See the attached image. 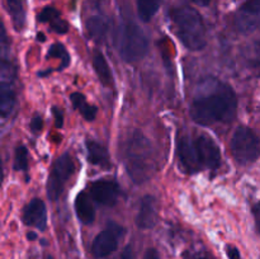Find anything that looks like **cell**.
<instances>
[{
    "mask_svg": "<svg viewBox=\"0 0 260 259\" xmlns=\"http://www.w3.org/2000/svg\"><path fill=\"white\" fill-rule=\"evenodd\" d=\"M238 112V98L230 85L215 81V85L205 95L197 96L190 106V117L202 126L231 122Z\"/></svg>",
    "mask_w": 260,
    "mask_h": 259,
    "instance_id": "6da1fadb",
    "label": "cell"
},
{
    "mask_svg": "<svg viewBox=\"0 0 260 259\" xmlns=\"http://www.w3.org/2000/svg\"><path fill=\"white\" fill-rule=\"evenodd\" d=\"M123 160L128 175L136 184H142L155 172L154 151L150 140L141 131H134L123 146Z\"/></svg>",
    "mask_w": 260,
    "mask_h": 259,
    "instance_id": "7a4b0ae2",
    "label": "cell"
},
{
    "mask_svg": "<svg viewBox=\"0 0 260 259\" xmlns=\"http://www.w3.org/2000/svg\"><path fill=\"white\" fill-rule=\"evenodd\" d=\"M170 18L178 38L185 47L192 51L206 47V27L197 10L189 7L175 8L170 12Z\"/></svg>",
    "mask_w": 260,
    "mask_h": 259,
    "instance_id": "3957f363",
    "label": "cell"
},
{
    "mask_svg": "<svg viewBox=\"0 0 260 259\" xmlns=\"http://www.w3.org/2000/svg\"><path fill=\"white\" fill-rule=\"evenodd\" d=\"M118 51L126 62H136L144 58L149 51V40L144 30L135 23L124 25L119 36Z\"/></svg>",
    "mask_w": 260,
    "mask_h": 259,
    "instance_id": "277c9868",
    "label": "cell"
},
{
    "mask_svg": "<svg viewBox=\"0 0 260 259\" xmlns=\"http://www.w3.org/2000/svg\"><path fill=\"white\" fill-rule=\"evenodd\" d=\"M231 152L239 164L248 165L260 156V139L251 128L240 126L231 137Z\"/></svg>",
    "mask_w": 260,
    "mask_h": 259,
    "instance_id": "5b68a950",
    "label": "cell"
},
{
    "mask_svg": "<svg viewBox=\"0 0 260 259\" xmlns=\"http://www.w3.org/2000/svg\"><path fill=\"white\" fill-rule=\"evenodd\" d=\"M75 170L74 160L69 154H63L53 164L47 180V196L52 202L57 201L62 195L63 185Z\"/></svg>",
    "mask_w": 260,
    "mask_h": 259,
    "instance_id": "8992f818",
    "label": "cell"
},
{
    "mask_svg": "<svg viewBox=\"0 0 260 259\" xmlns=\"http://www.w3.org/2000/svg\"><path fill=\"white\" fill-rule=\"evenodd\" d=\"M123 235V228L116 222H109L103 231L95 236L91 245V253L96 258H106L118 246L119 238Z\"/></svg>",
    "mask_w": 260,
    "mask_h": 259,
    "instance_id": "52a82bcc",
    "label": "cell"
},
{
    "mask_svg": "<svg viewBox=\"0 0 260 259\" xmlns=\"http://www.w3.org/2000/svg\"><path fill=\"white\" fill-rule=\"evenodd\" d=\"M194 149L197 152V159L201 168L215 170L221 165V151L220 147L212 137L207 135H201L194 142Z\"/></svg>",
    "mask_w": 260,
    "mask_h": 259,
    "instance_id": "ba28073f",
    "label": "cell"
},
{
    "mask_svg": "<svg viewBox=\"0 0 260 259\" xmlns=\"http://www.w3.org/2000/svg\"><path fill=\"white\" fill-rule=\"evenodd\" d=\"M235 27L241 33H251L260 27V0H246L239 8Z\"/></svg>",
    "mask_w": 260,
    "mask_h": 259,
    "instance_id": "9c48e42d",
    "label": "cell"
},
{
    "mask_svg": "<svg viewBox=\"0 0 260 259\" xmlns=\"http://www.w3.org/2000/svg\"><path fill=\"white\" fill-rule=\"evenodd\" d=\"M90 197L103 206H113L119 195V187L114 180L99 179L89 185Z\"/></svg>",
    "mask_w": 260,
    "mask_h": 259,
    "instance_id": "30bf717a",
    "label": "cell"
},
{
    "mask_svg": "<svg viewBox=\"0 0 260 259\" xmlns=\"http://www.w3.org/2000/svg\"><path fill=\"white\" fill-rule=\"evenodd\" d=\"M178 159L183 169L188 173H196L201 169V165L197 159L194 144L190 142L187 136H182L177 141Z\"/></svg>",
    "mask_w": 260,
    "mask_h": 259,
    "instance_id": "8fae6325",
    "label": "cell"
},
{
    "mask_svg": "<svg viewBox=\"0 0 260 259\" xmlns=\"http://www.w3.org/2000/svg\"><path fill=\"white\" fill-rule=\"evenodd\" d=\"M23 222L28 226L37 228L38 230H45L47 226V213L43 201L40 198H33L25 206L23 211Z\"/></svg>",
    "mask_w": 260,
    "mask_h": 259,
    "instance_id": "7c38bea8",
    "label": "cell"
},
{
    "mask_svg": "<svg viewBox=\"0 0 260 259\" xmlns=\"http://www.w3.org/2000/svg\"><path fill=\"white\" fill-rule=\"evenodd\" d=\"M157 221V203L154 196L146 195L141 198L136 223L142 230H149L155 226Z\"/></svg>",
    "mask_w": 260,
    "mask_h": 259,
    "instance_id": "4fadbf2b",
    "label": "cell"
},
{
    "mask_svg": "<svg viewBox=\"0 0 260 259\" xmlns=\"http://www.w3.org/2000/svg\"><path fill=\"white\" fill-rule=\"evenodd\" d=\"M15 91L12 86V81H4L0 83V117L7 118L14 111Z\"/></svg>",
    "mask_w": 260,
    "mask_h": 259,
    "instance_id": "5bb4252c",
    "label": "cell"
},
{
    "mask_svg": "<svg viewBox=\"0 0 260 259\" xmlns=\"http://www.w3.org/2000/svg\"><path fill=\"white\" fill-rule=\"evenodd\" d=\"M86 150H88V160L94 165L102 168L111 167V157L108 150L99 142L88 140L86 141Z\"/></svg>",
    "mask_w": 260,
    "mask_h": 259,
    "instance_id": "9a60e30c",
    "label": "cell"
},
{
    "mask_svg": "<svg viewBox=\"0 0 260 259\" xmlns=\"http://www.w3.org/2000/svg\"><path fill=\"white\" fill-rule=\"evenodd\" d=\"M75 211L81 222L85 223V225L93 223L94 218H95V211H94L93 203H91L90 198L88 197L86 193L81 192L76 196Z\"/></svg>",
    "mask_w": 260,
    "mask_h": 259,
    "instance_id": "2e32d148",
    "label": "cell"
},
{
    "mask_svg": "<svg viewBox=\"0 0 260 259\" xmlns=\"http://www.w3.org/2000/svg\"><path fill=\"white\" fill-rule=\"evenodd\" d=\"M93 66L95 70L96 76L99 78L101 83L106 86L113 85V75H112L111 68L107 62L106 57L101 51H95L93 56Z\"/></svg>",
    "mask_w": 260,
    "mask_h": 259,
    "instance_id": "e0dca14e",
    "label": "cell"
},
{
    "mask_svg": "<svg viewBox=\"0 0 260 259\" xmlns=\"http://www.w3.org/2000/svg\"><path fill=\"white\" fill-rule=\"evenodd\" d=\"M5 2H7L8 12H9L10 17H12L15 29L20 30L24 27L25 23L24 0H5Z\"/></svg>",
    "mask_w": 260,
    "mask_h": 259,
    "instance_id": "ac0fdd59",
    "label": "cell"
},
{
    "mask_svg": "<svg viewBox=\"0 0 260 259\" xmlns=\"http://www.w3.org/2000/svg\"><path fill=\"white\" fill-rule=\"evenodd\" d=\"M86 29L94 41H102L106 37L107 30H108V23L103 17L93 15L86 22Z\"/></svg>",
    "mask_w": 260,
    "mask_h": 259,
    "instance_id": "d6986e66",
    "label": "cell"
},
{
    "mask_svg": "<svg viewBox=\"0 0 260 259\" xmlns=\"http://www.w3.org/2000/svg\"><path fill=\"white\" fill-rule=\"evenodd\" d=\"M70 98H71V102H73L74 107L80 112L81 116H83L86 121H93V119L95 118L96 113H98V109H96V107L89 104L83 94L73 93Z\"/></svg>",
    "mask_w": 260,
    "mask_h": 259,
    "instance_id": "ffe728a7",
    "label": "cell"
},
{
    "mask_svg": "<svg viewBox=\"0 0 260 259\" xmlns=\"http://www.w3.org/2000/svg\"><path fill=\"white\" fill-rule=\"evenodd\" d=\"M162 0H137V13L142 22H150L159 10Z\"/></svg>",
    "mask_w": 260,
    "mask_h": 259,
    "instance_id": "44dd1931",
    "label": "cell"
},
{
    "mask_svg": "<svg viewBox=\"0 0 260 259\" xmlns=\"http://www.w3.org/2000/svg\"><path fill=\"white\" fill-rule=\"evenodd\" d=\"M47 57H56L61 60V65L58 68V70H62L65 66H68L70 63V55L68 53L66 48L63 47V45L61 43H53L50 47L47 52Z\"/></svg>",
    "mask_w": 260,
    "mask_h": 259,
    "instance_id": "7402d4cb",
    "label": "cell"
},
{
    "mask_svg": "<svg viewBox=\"0 0 260 259\" xmlns=\"http://www.w3.org/2000/svg\"><path fill=\"white\" fill-rule=\"evenodd\" d=\"M14 169L19 172H27L28 169V150L23 145L18 146L15 150Z\"/></svg>",
    "mask_w": 260,
    "mask_h": 259,
    "instance_id": "603a6c76",
    "label": "cell"
},
{
    "mask_svg": "<svg viewBox=\"0 0 260 259\" xmlns=\"http://www.w3.org/2000/svg\"><path fill=\"white\" fill-rule=\"evenodd\" d=\"M15 76V70L8 61L0 60V83L13 81Z\"/></svg>",
    "mask_w": 260,
    "mask_h": 259,
    "instance_id": "cb8c5ba5",
    "label": "cell"
},
{
    "mask_svg": "<svg viewBox=\"0 0 260 259\" xmlns=\"http://www.w3.org/2000/svg\"><path fill=\"white\" fill-rule=\"evenodd\" d=\"M57 18H60V12L52 7L43 8V9L41 10L40 14H38V20L42 23H46V22L51 23L52 20L57 19Z\"/></svg>",
    "mask_w": 260,
    "mask_h": 259,
    "instance_id": "d4e9b609",
    "label": "cell"
},
{
    "mask_svg": "<svg viewBox=\"0 0 260 259\" xmlns=\"http://www.w3.org/2000/svg\"><path fill=\"white\" fill-rule=\"evenodd\" d=\"M50 24H51V28H52V30H55V32L58 33V35H65V33L69 30V24L65 22V20L61 19V18H57V19L52 20Z\"/></svg>",
    "mask_w": 260,
    "mask_h": 259,
    "instance_id": "484cf974",
    "label": "cell"
},
{
    "mask_svg": "<svg viewBox=\"0 0 260 259\" xmlns=\"http://www.w3.org/2000/svg\"><path fill=\"white\" fill-rule=\"evenodd\" d=\"M43 127V121L40 116H35L30 121V130L33 134H40Z\"/></svg>",
    "mask_w": 260,
    "mask_h": 259,
    "instance_id": "4316f807",
    "label": "cell"
},
{
    "mask_svg": "<svg viewBox=\"0 0 260 259\" xmlns=\"http://www.w3.org/2000/svg\"><path fill=\"white\" fill-rule=\"evenodd\" d=\"M53 116H55V121H56V127L61 128L63 124V116H62V112H61L60 108H56L53 107Z\"/></svg>",
    "mask_w": 260,
    "mask_h": 259,
    "instance_id": "83f0119b",
    "label": "cell"
},
{
    "mask_svg": "<svg viewBox=\"0 0 260 259\" xmlns=\"http://www.w3.org/2000/svg\"><path fill=\"white\" fill-rule=\"evenodd\" d=\"M226 253H228L229 259H240V251H239V249L235 248V246H226Z\"/></svg>",
    "mask_w": 260,
    "mask_h": 259,
    "instance_id": "f1b7e54d",
    "label": "cell"
},
{
    "mask_svg": "<svg viewBox=\"0 0 260 259\" xmlns=\"http://www.w3.org/2000/svg\"><path fill=\"white\" fill-rule=\"evenodd\" d=\"M253 213H254V217H255L256 229H258V231L260 233V202L256 203V205L253 207Z\"/></svg>",
    "mask_w": 260,
    "mask_h": 259,
    "instance_id": "f546056e",
    "label": "cell"
},
{
    "mask_svg": "<svg viewBox=\"0 0 260 259\" xmlns=\"http://www.w3.org/2000/svg\"><path fill=\"white\" fill-rule=\"evenodd\" d=\"M144 259H160V255H159V253H157L156 249L150 248V249H147L146 253H145Z\"/></svg>",
    "mask_w": 260,
    "mask_h": 259,
    "instance_id": "4dcf8cb0",
    "label": "cell"
},
{
    "mask_svg": "<svg viewBox=\"0 0 260 259\" xmlns=\"http://www.w3.org/2000/svg\"><path fill=\"white\" fill-rule=\"evenodd\" d=\"M119 259H132V248L131 245H126L122 250Z\"/></svg>",
    "mask_w": 260,
    "mask_h": 259,
    "instance_id": "1f68e13d",
    "label": "cell"
},
{
    "mask_svg": "<svg viewBox=\"0 0 260 259\" xmlns=\"http://www.w3.org/2000/svg\"><path fill=\"white\" fill-rule=\"evenodd\" d=\"M5 42H7V36H5L4 28H3V25L0 24V45Z\"/></svg>",
    "mask_w": 260,
    "mask_h": 259,
    "instance_id": "d6a6232c",
    "label": "cell"
},
{
    "mask_svg": "<svg viewBox=\"0 0 260 259\" xmlns=\"http://www.w3.org/2000/svg\"><path fill=\"white\" fill-rule=\"evenodd\" d=\"M196 3H197L198 5H202V7H207L208 4H210L211 0H194Z\"/></svg>",
    "mask_w": 260,
    "mask_h": 259,
    "instance_id": "836d02e7",
    "label": "cell"
},
{
    "mask_svg": "<svg viewBox=\"0 0 260 259\" xmlns=\"http://www.w3.org/2000/svg\"><path fill=\"white\" fill-rule=\"evenodd\" d=\"M3 178H4V173H3V164H2V159H0V185L3 183Z\"/></svg>",
    "mask_w": 260,
    "mask_h": 259,
    "instance_id": "e575fe53",
    "label": "cell"
},
{
    "mask_svg": "<svg viewBox=\"0 0 260 259\" xmlns=\"http://www.w3.org/2000/svg\"><path fill=\"white\" fill-rule=\"evenodd\" d=\"M27 238L29 239V240H35V239L37 238V235H36L35 233H28L27 234Z\"/></svg>",
    "mask_w": 260,
    "mask_h": 259,
    "instance_id": "d590c367",
    "label": "cell"
},
{
    "mask_svg": "<svg viewBox=\"0 0 260 259\" xmlns=\"http://www.w3.org/2000/svg\"><path fill=\"white\" fill-rule=\"evenodd\" d=\"M37 37H40V40H41V41H45V36H43L42 33H40V35H38Z\"/></svg>",
    "mask_w": 260,
    "mask_h": 259,
    "instance_id": "8d00e7d4",
    "label": "cell"
},
{
    "mask_svg": "<svg viewBox=\"0 0 260 259\" xmlns=\"http://www.w3.org/2000/svg\"><path fill=\"white\" fill-rule=\"evenodd\" d=\"M196 259H210V258H205V256H201V258H196Z\"/></svg>",
    "mask_w": 260,
    "mask_h": 259,
    "instance_id": "74e56055",
    "label": "cell"
},
{
    "mask_svg": "<svg viewBox=\"0 0 260 259\" xmlns=\"http://www.w3.org/2000/svg\"><path fill=\"white\" fill-rule=\"evenodd\" d=\"M46 259H53V258H52V256H51V255H48L47 258H46Z\"/></svg>",
    "mask_w": 260,
    "mask_h": 259,
    "instance_id": "f35d334b",
    "label": "cell"
}]
</instances>
